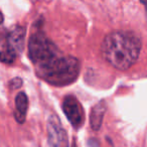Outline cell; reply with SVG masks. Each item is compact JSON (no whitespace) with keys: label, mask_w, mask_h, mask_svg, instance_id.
I'll return each instance as SVG.
<instances>
[{"label":"cell","mask_w":147,"mask_h":147,"mask_svg":"<svg viewBox=\"0 0 147 147\" xmlns=\"http://www.w3.org/2000/svg\"><path fill=\"white\" fill-rule=\"evenodd\" d=\"M140 51V38L131 31H113L105 36L101 45L103 59L119 71L130 69L137 61Z\"/></svg>","instance_id":"obj_1"},{"label":"cell","mask_w":147,"mask_h":147,"mask_svg":"<svg viewBox=\"0 0 147 147\" xmlns=\"http://www.w3.org/2000/svg\"><path fill=\"white\" fill-rule=\"evenodd\" d=\"M140 2L144 5L145 7V11H146V14H147V0H140Z\"/></svg>","instance_id":"obj_11"},{"label":"cell","mask_w":147,"mask_h":147,"mask_svg":"<svg viewBox=\"0 0 147 147\" xmlns=\"http://www.w3.org/2000/svg\"><path fill=\"white\" fill-rule=\"evenodd\" d=\"M107 110V105L105 101H100L97 103L91 110L90 114V125L94 131H99L102 126L103 119Z\"/></svg>","instance_id":"obj_7"},{"label":"cell","mask_w":147,"mask_h":147,"mask_svg":"<svg viewBox=\"0 0 147 147\" xmlns=\"http://www.w3.org/2000/svg\"><path fill=\"white\" fill-rule=\"evenodd\" d=\"M63 111L71 126L76 129L80 128L84 124V109L76 97L71 95L65 97L63 102Z\"/></svg>","instance_id":"obj_4"},{"label":"cell","mask_w":147,"mask_h":147,"mask_svg":"<svg viewBox=\"0 0 147 147\" xmlns=\"http://www.w3.org/2000/svg\"><path fill=\"white\" fill-rule=\"evenodd\" d=\"M38 75L53 86L63 87L71 84L78 79L81 63L71 55H59L47 63L36 67Z\"/></svg>","instance_id":"obj_2"},{"label":"cell","mask_w":147,"mask_h":147,"mask_svg":"<svg viewBox=\"0 0 147 147\" xmlns=\"http://www.w3.org/2000/svg\"><path fill=\"white\" fill-rule=\"evenodd\" d=\"M61 55L57 45L43 33L36 32L29 38L28 55L36 67L45 65Z\"/></svg>","instance_id":"obj_3"},{"label":"cell","mask_w":147,"mask_h":147,"mask_svg":"<svg viewBox=\"0 0 147 147\" xmlns=\"http://www.w3.org/2000/svg\"><path fill=\"white\" fill-rule=\"evenodd\" d=\"M28 107V98L26 94L23 92H19L15 98V120L22 124L26 118V111Z\"/></svg>","instance_id":"obj_8"},{"label":"cell","mask_w":147,"mask_h":147,"mask_svg":"<svg viewBox=\"0 0 147 147\" xmlns=\"http://www.w3.org/2000/svg\"><path fill=\"white\" fill-rule=\"evenodd\" d=\"M3 20H4V17H3V13L0 11V24H2Z\"/></svg>","instance_id":"obj_12"},{"label":"cell","mask_w":147,"mask_h":147,"mask_svg":"<svg viewBox=\"0 0 147 147\" xmlns=\"http://www.w3.org/2000/svg\"><path fill=\"white\" fill-rule=\"evenodd\" d=\"M22 86V80L20 78H14L9 82V87L11 90H17Z\"/></svg>","instance_id":"obj_10"},{"label":"cell","mask_w":147,"mask_h":147,"mask_svg":"<svg viewBox=\"0 0 147 147\" xmlns=\"http://www.w3.org/2000/svg\"><path fill=\"white\" fill-rule=\"evenodd\" d=\"M47 138L51 147H69L67 132L55 115H51L47 120Z\"/></svg>","instance_id":"obj_5"},{"label":"cell","mask_w":147,"mask_h":147,"mask_svg":"<svg viewBox=\"0 0 147 147\" xmlns=\"http://www.w3.org/2000/svg\"><path fill=\"white\" fill-rule=\"evenodd\" d=\"M17 53L13 51L12 49L7 45V47H3L2 49H0V61L6 65H11L15 61L16 59Z\"/></svg>","instance_id":"obj_9"},{"label":"cell","mask_w":147,"mask_h":147,"mask_svg":"<svg viewBox=\"0 0 147 147\" xmlns=\"http://www.w3.org/2000/svg\"><path fill=\"white\" fill-rule=\"evenodd\" d=\"M24 41L25 28L22 26H16L9 33L8 39H7V45L18 55V53H22L23 49H24Z\"/></svg>","instance_id":"obj_6"}]
</instances>
